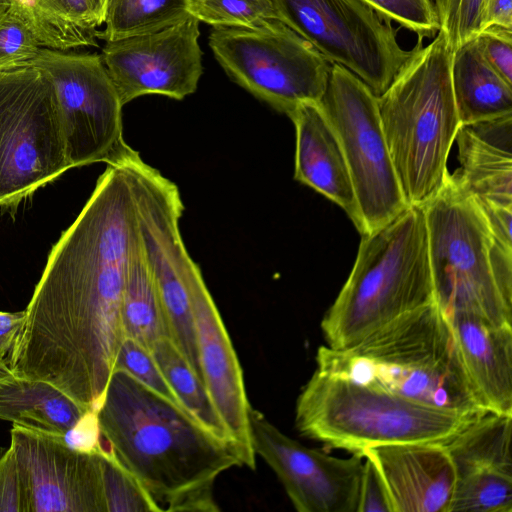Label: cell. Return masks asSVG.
I'll return each mask as SVG.
<instances>
[{"mask_svg": "<svg viewBox=\"0 0 512 512\" xmlns=\"http://www.w3.org/2000/svg\"><path fill=\"white\" fill-rule=\"evenodd\" d=\"M138 232L122 165H107L82 211L52 247L10 352L13 375L51 384L97 411L124 337L122 296Z\"/></svg>", "mask_w": 512, "mask_h": 512, "instance_id": "obj_1", "label": "cell"}, {"mask_svg": "<svg viewBox=\"0 0 512 512\" xmlns=\"http://www.w3.org/2000/svg\"><path fill=\"white\" fill-rule=\"evenodd\" d=\"M99 444L163 511H219L213 486L243 466L237 447L128 372L114 369L97 410Z\"/></svg>", "mask_w": 512, "mask_h": 512, "instance_id": "obj_2", "label": "cell"}, {"mask_svg": "<svg viewBox=\"0 0 512 512\" xmlns=\"http://www.w3.org/2000/svg\"><path fill=\"white\" fill-rule=\"evenodd\" d=\"M317 369L439 409L483 415L446 312L435 301L408 312L355 346H321Z\"/></svg>", "mask_w": 512, "mask_h": 512, "instance_id": "obj_3", "label": "cell"}, {"mask_svg": "<svg viewBox=\"0 0 512 512\" xmlns=\"http://www.w3.org/2000/svg\"><path fill=\"white\" fill-rule=\"evenodd\" d=\"M453 51L443 29L377 97L380 121L407 206L423 207L449 175L447 159L460 121L451 82Z\"/></svg>", "mask_w": 512, "mask_h": 512, "instance_id": "obj_4", "label": "cell"}, {"mask_svg": "<svg viewBox=\"0 0 512 512\" xmlns=\"http://www.w3.org/2000/svg\"><path fill=\"white\" fill-rule=\"evenodd\" d=\"M435 301L424 208L407 206L362 235L352 271L321 322L326 346L353 347L396 318Z\"/></svg>", "mask_w": 512, "mask_h": 512, "instance_id": "obj_5", "label": "cell"}, {"mask_svg": "<svg viewBox=\"0 0 512 512\" xmlns=\"http://www.w3.org/2000/svg\"><path fill=\"white\" fill-rule=\"evenodd\" d=\"M482 415L428 406L317 369L296 402L299 433L354 452L402 443H444Z\"/></svg>", "mask_w": 512, "mask_h": 512, "instance_id": "obj_6", "label": "cell"}, {"mask_svg": "<svg viewBox=\"0 0 512 512\" xmlns=\"http://www.w3.org/2000/svg\"><path fill=\"white\" fill-rule=\"evenodd\" d=\"M436 302L445 312L468 310L494 325H512L490 264V230L475 198L449 174L424 206Z\"/></svg>", "mask_w": 512, "mask_h": 512, "instance_id": "obj_7", "label": "cell"}, {"mask_svg": "<svg viewBox=\"0 0 512 512\" xmlns=\"http://www.w3.org/2000/svg\"><path fill=\"white\" fill-rule=\"evenodd\" d=\"M70 168L50 80L31 64L0 72V207H17Z\"/></svg>", "mask_w": 512, "mask_h": 512, "instance_id": "obj_8", "label": "cell"}, {"mask_svg": "<svg viewBox=\"0 0 512 512\" xmlns=\"http://www.w3.org/2000/svg\"><path fill=\"white\" fill-rule=\"evenodd\" d=\"M209 46L235 83L286 115L301 103H318L325 92L332 63L277 19L213 27Z\"/></svg>", "mask_w": 512, "mask_h": 512, "instance_id": "obj_9", "label": "cell"}, {"mask_svg": "<svg viewBox=\"0 0 512 512\" xmlns=\"http://www.w3.org/2000/svg\"><path fill=\"white\" fill-rule=\"evenodd\" d=\"M319 105L341 143L363 234L370 233L407 207L383 133L377 97L354 73L332 63Z\"/></svg>", "mask_w": 512, "mask_h": 512, "instance_id": "obj_10", "label": "cell"}, {"mask_svg": "<svg viewBox=\"0 0 512 512\" xmlns=\"http://www.w3.org/2000/svg\"><path fill=\"white\" fill-rule=\"evenodd\" d=\"M277 19L331 63L381 96L416 51L398 44L391 22L361 0H271Z\"/></svg>", "mask_w": 512, "mask_h": 512, "instance_id": "obj_11", "label": "cell"}, {"mask_svg": "<svg viewBox=\"0 0 512 512\" xmlns=\"http://www.w3.org/2000/svg\"><path fill=\"white\" fill-rule=\"evenodd\" d=\"M132 190L140 236L168 337L203 382L190 297L191 283L201 272L181 237L179 222L184 205L179 188L160 172L149 171L133 181Z\"/></svg>", "mask_w": 512, "mask_h": 512, "instance_id": "obj_12", "label": "cell"}, {"mask_svg": "<svg viewBox=\"0 0 512 512\" xmlns=\"http://www.w3.org/2000/svg\"><path fill=\"white\" fill-rule=\"evenodd\" d=\"M30 64L53 85L71 168L115 165L131 150L123 138V105L101 55L41 48Z\"/></svg>", "mask_w": 512, "mask_h": 512, "instance_id": "obj_13", "label": "cell"}, {"mask_svg": "<svg viewBox=\"0 0 512 512\" xmlns=\"http://www.w3.org/2000/svg\"><path fill=\"white\" fill-rule=\"evenodd\" d=\"M5 453L21 512H106L101 451L75 450L63 435L13 424Z\"/></svg>", "mask_w": 512, "mask_h": 512, "instance_id": "obj_14", "label": "cell"}, {"mask_svg": "<svg viewBox=\"0 0 512 512\" xmlns=\"http://www.w3.org/2000/svg\"><path fill=\"white\" fill-rule=\"evenodd\" d=\"M249 429L255 455L274 471L298 512L357 511L363 452L343 458L309 448L252 407Z\"/></svg>", "mask_w": 512, "mask_h": 512, "instance_id": "obj_15", "label": "cell"}, {"mask_svg": "<svg viewBox=\"0 0 512 512\" xmlns=\"http://www.w3.org/2000/svg\"><path fill=\"white\" fill-rule=\"evenodd\" d=\"M199 22L190 15L159 32L105 42L101 57L123 106L147 94L182 100L197 90Z\"/></svg>", "mask_w": 512, "mask_h": 512, "instance_id": "obj_16", "label": "cell"}, {"mask_svg": "<svg viewBox=\"0 0 512 512\" xmlns=\"http://www.w3.org/2000/svg\"><path fill=\"white\" fill-rule=\"evenodd\" d=\"M512 415L487 412L443 443L456 475L449 512H512Z\"/></svg>", "mask_w": 512, "mask_h": 512, "instance_id": "obj_17", "label": "cell"}, {"mask_svg": "<svg viewBox=\"0 0 512 512\" xmlns=\"http://www.w3.org/2000/svg\"><path fill=\"white\" fill-rule=\"evenodd\" d=\"M190 297L195 320L203 382L243 466L255 469V453L249 429L251 408L243 372L217 306L202 274L191 283Z\"/></svg>", "mask_w": 512, "mask_h": 512, "instance_id": "obj_18", "label": "cell"}, {"mask_svg": "<svg viewBox=\"0 0 512 512\" xmlns=\"http://www.w3.org/2000/svg\"><path fill=\"white\" fill-rule=\"evenodd\" d=\"M374 462L391 512H449L456 475L443 443H402L363 451Z\"/></svg>", "mask_w": 512, "mask_h": 512, "instance_id": "obj_19", "label": "cell"}, {"mask_svg": "<svg viewBox=\"0 0 512 512\" xmlns=\"http://www.w3.org/2000/svg\"><path fill=\"white\" fill-rule=\"evenodd\" d=\"M296 132L295 180L339 205L357 230L364 226L339 138L319 102H304L287 115Z\"/></svg>", "mask_w": 512, "mask_h": 512, "instance_id": "obj_20", "label": "cell"}, {"mask_svg": "<svg viewBox=\"0 0 512 512\" xmlns=\"http://www.w3.org/2000/svg\"><path fill=\"white\" fill-rule=\"evenodd\" d=\"M472 386L484 408L512 415V325L468 310L446 312Z\"/></svg>", "mask_w": 512, "mask_h": 512, "instance_id": "obj_21", "label": "cell"}, {"mask_svg": "<svg viewBox=\"0 0 512 512\" xmlns=\"http://www.w3.org/2000/svg\"><path fill=\"white\" fill-rule=\"evenodd\" d=\"M453 173L477 202L512 209V114L460 125Z\"/></svg>", "mask_w": 512, "mask_h": 512, "instance_id": "obj_22", "label": "cell"}, {"mask_svg": "<svg viewBox=\"0 0 512 512\" xmlns=\"http://www.w3.org/2000/svg\"><path fill=\"white\" fill-rule=\"evenodd\" d=\"M451 82L461 125L512 114V86L483 59L474 38L453 52Z\"/></svg>", "mask_w": 512, "mask_h": 512, "instance_id": "obj_23", "label": "cell"}, {"mask_svg": "<svg viewBox=\"0 0 512 512\" xmlns=\"http://www.w3.org/2000/svg\"><path fill=\"white\" fill-rule=\"evenodd\" d=\"M87 412L49 383L0 379V419L14 425L65 436Z\"/></svg>", "mask_w": 512, "mask_h": 512, "instance_id": "obj_24", "label": "cell"}, {"mask_svg": "<svg viewBox=\"0 0 512 512\" xmlns=\"http://www.w3.org/2000/svg\"><path fill=\"white\" fill-rule=\"evenodd\" d=\"M42 48L67 51L97 46L101 26L92 0H6Z\"/></svg>", "mask_w": 512, "mask_h": 512, "instance_id": "obj_25", "label": "cell"}, {"mask_svg": "<svg viewBox=\"0 0 512 512\" xmlns=\"http://www.w3.org/2000/svg\"><path fill=\"white\" fill-rule=\"evenodd\" d=\"M124 336L136 340L149 351L168 332L155 282L143 248L139 226L134 238L122 296Z\"/></svg>", "mask_w": 512, "mask_h": 512, "instance_id": "obj_26", "label": "cell"}, {"mask_svg": "<svg viewBox=\"0 0 512 512\" xmlns=\"http://www.w3.org/2000/svg\"><path fill=\"white\" fill-rule=\"evenodd\" d=\"M150 352L182 408L212 434L233 443L205 385L174 342L163 336Z\"/></svg>", "mask_w": 512, "mask_h": 512, "instance_id": "obj_27", "label": "cell"}, {"mask_svg": "<svg viewBox=\"0 0 512 512\" xmlns=\"http://www.w3.org/2000/svg\"><path fill=\"white\" fill-rule=\"evenodd\" d=\"M191 0H105L97 39L107 41L151 34L190 16Z\"/></svg>", "mask_w": 512, "mask_h": 512, "instance_id": "obj_28", "label": "cell"}, {"mask_svg": "<svg viewBox=\"0 0 512 512\" xmlns=\"http://www.w3.org/2000/svg\"><path fill=\"white\" fill-rule=\"evenodd\" d=\"M189 14L213 27L250 28L277 19L271 0H191Z\"/></svg>", "mask_w": 512, "mask_h": 512, "instance_id": "obj_29", "label": "cell"}, {"mask_svg": "<svg viewBox=\"0 0 512 512\" xmlns=\"http://www.w3.org/2000/svg\"><path fill=\"white\" fill-rule=\"evenodd\" d=\"M101 469L106 512H159L154 500L111 453L101 451Z\"/></svg>", "mask_w": 512, "mask_h": 512, "instance_id": "obj_30", "label": "cell"}, {"mask_svg": "<svg viewBox=\"0 0 512 512\" xmlns=\"http://www.w3.org/2000/svg\"><path fill=\"white\" fill-rule=\"evenodd\" d=\"M41 48L15 12L7 8L0 14V72L30 64Z\"/></svg>", "mask_w": 512, "mask_h": 512, "instance_id": "obj_31", "label": "cell"}, {"mask_svg": "<svg viewBox=\"0 0 512 512\" xmlns=\"http://www.w3.org/2000/svg\"><path fill=\"white\" fill-rule=\"evenodd\" d=\"M379 16L414 32L418 40L431 38L440 29L429 0H361Z\"/></svg>", "mask_w": 512, "mask_h": 512, "instance_id": "obj_32", "label": "cell"}, {"mask_svg": "<svg viewBox=\"0 0 512 512\" xmlns=\"http://www.w3.org/2000/svg\"><path fill=\"white\" fill-rule=\"evenodd\" d=\"M114 369L128 372L142 384L182 408L151 352L133 338L123 337Z\"/></svg>", "mask_w": 512, "mask_h": 512, "instance_id": "obj_33", "label": "cell"}, {"mask_svg": "<svg viewBox=\"0 0 512 512\" xmlns=\"http://www.w3.org/2000/svg\"><path fill=\"white\" fill-rule=\"evenodd\" d=\"M485 0H445L440 28L454 52L483 30Z\"/></svg>", "mask_w": 512, "mask_h": 512, "instance_id": "obj_34", "label": "cell"}, {"mask_svg": "<svg viewBox=\"0 0 512 512\" xmlns=\"http://www.w3.org/2000/svg\"><path fill=\"white\" fill-rule=\"evenodd\" d=\"M474 39L487 64L512 86V30L493 25L483 29Z\"/></svg>", "mask_w": 512, "mask_h": 512, "instance_id": "obj_35", "label": "cell"}, {"mask_svg": "<svg viewBox=\"0 0 512 512\" xmlns=\"http://www.w3.org/2000/svg\"><path fill=\"white\" fill-rule=\"evenodd\" d=\"M356 512H391V506L382 478L374 462L366 454H364V465Z\"/></svg>", "mask_w": 512, "mask_h": 512, "instance_id": "obj_36", "label": "cell"}, {"mask_svg": "<svg viewBox=\"0 0 512 512\" xmlns=\"http://www.w3.org/2000/svg\"><path fill=\"white\" fill-rule=\"evenodd\" d=\"M26 311L0 312V355L10 353L24 324Z\"/></svg>", "mask_w": 512, "mask_h": 512, "instance_id": "obj_37", "label": "cell"}, {"mask_svg": "<svg viewBox=\"0 0 512 512\" xmlns=\"http://www.w3.org/2000/svg\"><path fill=\"white\" fill-rule=\"evenodd\" d=\"M493 25L512 30V0H485L483 29Z\"/></svg>", "mask_w": 512, "mask_h": 512, "instance_id": "obj_38", "label": "cell"}, {"mask_svg": "<svg viewBox=\"0 0 512 512\" xmlns=\"http://www.w3.org/2000/svg\"><path fill=\"white\" fill-rule=\"evenodd\" d=\"M431 3V6L438 18L439 24L442 21L443 14H444V8H445V0H429Z\"/></svg>", "mask_w": 512, "mask_h": 512, "instance_id": "obj_39", "label": "cell"}, {"mask_svg": "<svg viewBox=\"0 0 512 512\" xmlns=\"http://www.w3.org/2000/svg\"><path fill=\"white\" fill-rule=\"evenodd\" d=\"M105 0H92V5L94 12L102 25V17H103V9H104Z\"/></svg>", "mask_w": 512, "mask_h": 512, "instance_id": "obj_40", "label": "cell"}, {"mask_svg": "<svg viewBox=\"0 0 512 512\" xmlns=\"http://www.w3.org/2000/svg\"><path fill=\"white\" fill-rule=\"evenodd\" d=\"M13 373L11 372L8 362L4 359L2 355H0V379L7 378L12 376Z\"/></svg>", "mask_w": 512, "mask_h": 512, "instance_id": "obj_41", "label": "cell"}, {"mask_svg": "<svg viewBox=\"0 0 512 512\" xmlns=\"http://www.w3.org/2000/svg\"><path fill=\"white\" fill-rule=\"evenodd\" d=\"M8 8L6 0H0V14Z\"/></svg>", "mask_w": 512, "mask_h": 512, "instance_id": "obj_42", "label": "cell"}]
</instances>
